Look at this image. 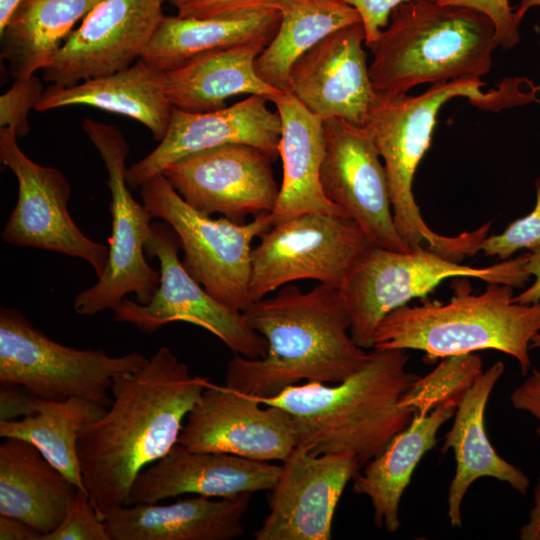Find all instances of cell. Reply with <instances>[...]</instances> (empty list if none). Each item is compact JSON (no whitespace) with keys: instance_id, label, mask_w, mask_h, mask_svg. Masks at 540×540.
Here are the masks:
<instances>
[{"instance_id":"cell-35","label":"cell","mask_w":540,"mask_h":540,"mask_svg":"<svg viewBox=\"0 0 540 540\" xmlns=\"http://www.w3.org/2000/svg\"><path fill=\"white\" fill-rule=\"evenodd\" d=\"M41 540H110V537L88 493L78 488L62 522Z\"/></svg>"},{"instance_id":"cell-11","label":"cell","mask_w":540,"mask_h":540,"mask_svg":"<svg viewBox=\"0 0 540 540\" xmlns=\"http://www.w3.org/2000/svg\"><path fill=\"white\" fill-rule=\"evenodd\" d=\"M180 249L179 238L168 223H152L145 252L159 261V286L147 304L124 298L112 310L114 320L149 334L168 323L187 322L209 331L235 354L264 357L266 340L249 327L242 312L219 302L188 273L179 259Z\"/></svg>"},{"instance_id":"cell-44","label":"cell","mask_w":540,"mask_h":540,"mask_svg":"<svg viewBox=\"0 0 540 540\" xmlns=\"http://www.w3.org/2000/svg\"><path fill=\"white\" fill-rule=\"evenodd\" d=\"M521 540H540V478L534 489L533 506L528 521L519 529Z\"/></svg>"},{"instance_id":"cell-38","label":"cell","mask_w":540,"mask_h":540,"mask_svg":"<svg viewBox=\"0 0 540 540\" xmlns=\"http://www.w3.org/2000/svg\"><path fill=\"white\" fill-rule=\"evenodd\" d=\"M279 1L280 0H184L177 7V16L194 19L225 17L258 9H279Z\"/></svg>"},{"instance_id":"cell-9","label":"cell","mask_w":540,"mask_h":540,"mask_svg":"<svg viewBox=\"0 0 540 540\" xmlns=\"http://www.w3.org/2000/svg\"><path fill=\"white\" fill-rule=\"evenodd\" d=\"M139 351L110 356L103 350L76 349L50 339L17 309H0V382L20 385L34 396L85 398L109 407L117 376L141 368Z\"/></svg>"},{"instance_id":"cell-26","label":"cell","mask_w":540,"mask_h":540,"mask_svg":"<svg viewBox=\"0 0 540 540\" xmlns=\"http://www.w3.org/2000/svg\"><path fill=\"white\" fill-rule=\"evenodd\" d=\"M161 74L162 71L139 59L127 69L70 87L50 84L34 110L91 106L140 122L149 129L153 139L160 142L167 132L173 109Z\"/></svg>"},{"instance_id":"cell-36","label":"cell","mask_w":540,"mask_h":540,"mask_svg":"<svg viewBox=\"0 0 540 540\" xmlns=\"http://www.w3.org/2000/svg\"><path fill=\"white\" fill-rule=\"evenodd\" d=\"M41 80L35 75L14 79L12 86L0 97V128L8 127L17 138L30 132L28 115L43 94Z\"/></svg>"},{"instance_id":"cell-40","label":"cell","mask_w":540,"mask_h":540,"mask_svg":"<svg viewBox=\"0 0 540 540\" xmlns=\"http://www.w3.org/2000/svg\"><path fill=\"white\" fill-rule=\"evenodd\" d=\"M35 398L24 387L0 382V422L20 420L35 413Z\"/></svg>"},{"instance_id":"cell-18","label":"cell","mask_w":540,"mask_h":540,"mask_svg":"<svg viewBox=\"0 0 540 540\" xmlns=\"http://www.w3.org/2000/svg\"><path fill=\"white\" fill-rule=\"evenodd\" d=\"M271 490L270 512L256 540H330L337 504L359 471L350 453L315 455L296 446L282 462Z\"/></svg>"},{"instance_id":"cell-32","label":"cell","mask_w":540,"mask_h":540,"mask_svg":"<svg viewBox=\"0 0 540 540\" xmlns=\"http://www.w3.org/2000/svg\"><path fill=\"white\" fill-rule=\"evenodd\" d=\"M35 413L20 420L0 422L1 438H17L35 446L43 457L77 488L87 492L78 459L77 440L88 423L103 416L107 407L70 397H36Z\"/></svg>"},{"instance_id":"cell-14","label":"cell","mask_w":540,"mask_h":540,"mask_svg":"<svg viewBox=\"0 0 540 540\" xmlns=\"http://www.w3.org/2000/svg\"><path fill=\"white\" fill-rule=\"evenodd\" d=\"M274 159L249 145L228 144L201 150L169 164L162 174L183 200L212 216L236 223L271 213L279 188Z\"/></svg>"},{"instance_id":"cell-2","label":"cell","mask_w":540,"mask_h":540,"mask_svg":"<svg viewBox=\"0 0 540 540\" xmlns=\"http://www.w3.org/2000/svg\"><path fill=\"white\" fill-rule=\"evenodd\" d=\"M242 314L267 342L264 357L236 354L228 362L225 385L244 394L272 397L303 381L339 383L369 358L350 334L351 317L338 288L320 283L303 292L287 285Z\"/></svg>"},{"instance_id":"cell-5","label":"cell","mask_w":540,"mask_h":540,"mask_svg":"<svg viewBox=\"0 0 540 540\" xmlns=\"http://www.w3.org/2000/svg\"><path fill=\"white\" fill-rule=\"evenodd\" d=\"M498 46L491 19L474 9L432 0H406L395 7L390 24L369 46V65L377 94L397 96L424 83L480 79Z\"/></svg>"},{"instance_id":"cell-13","label":"cell","mask_w":540,"mask_h":540,"mask_svg":"<svg viewBox=\"0 0 540 540\" xmlns=\"http://www.w3.org/2000/svg\"><path fill=\"white\" fill-rule=\"evenodd\" d=\"M0 161L18 182L17 203L4 225L2 239L14 246L82 259L100 277L107 266L109 247L87 237L71 218V188L65 175L26 156L8 127L0 128Z\"/></svg>"},{"instance_id":"cell-41","label":"cell","mask_w":540,"mask_h":540,"mask_svg":"<svg viewBox=\"0 0 540 540\" xmlns=\"http://www.w3.org/2000/svg\"><path fill=\"white\" fill-rule=\"evenodd\" d=\"M517 410L526 411L538 420L536 434L540 437V370L532 369L526 379L510 395Z\"/></svg>"},{"instance_id":"cell-31","label":"cell","mask_w":540,"mask_h":540,"mask_svg":"<svg viewBox=\"0 0 540 540\" xmlns=\"http://www.w3.org/2000/svg\"><path fill=\"white\" fill-rule=\"evenodd\" d=\"M279 11L278 29L254 67L260 79L287 93L298 58L329 34L361 22L357 10L342 0H280Z\"/></svg>"},{"instance_id":"cell-3","label":"cell","mask_w":540,"mask_h":540,"mask_svg":"<svg viewBox=\"0 0 540 540\" xmlns=\"http://www.w3.org/2000/svg\"><path fill=\"white\" fill-rule=\"evenodd\" d=\"M525 78L505 79L497 89L483 92L481 79H458L432 84L417 96L378 94L364 125L371 134L386 170L395 226L411 251L429 249L445 258L462 262L479 252L491 223L456 236L433 231L415 201L412 183L416 169L428 150L436 116L444 103L466 97L486 110L498 111L534 101L522 90Z\"/></svg>"},{"instance_id":"cell-29","label":"cell","mask_w":540,"mask_h":540,"mask_svg":"<svg viewBox=\"0 0 540 540\" xmlns=\"http://www.w3.org/2000/svg\"><path fill=\"white\" fill-rule=\"evenodd\" d=\"M280 17L276 8L206 19L165 15L140 59L162 72L174 70L206 52L256 40L270 41Z\"/></svg>"},{"instance_id":"cell-33","label":"cell","mask_w":540,"mask_h":540,"mask_svg":"<svg viewBox=\"0 0 540 540\" xmlns=\"http://www.w3.org/2000/svg\"><path fill=\"white\" fill-rule=\"evenodd\" d=\"M482 366V360L476 353L444 357L431 372L419 376L411 384L399 405L420 416L444 403L458 406L483 372Z\"/></svg>"},{"instance_id":"cell-20","label":"cell","mask_w":540,"mask_h":540,"mask_svg":"<svg viewBox=\"0 0 540 540\" xmlns=\"http://www.w3.org/2000/svg\"><path fill=\"white\" fill-rule=\"evenodd\" d=\"M267 101L263 96L249 95L231 106L202 113L173 107L164 138L127 169L128 186L139 189L176 160L228 144L256 147L275 160L279 157L282 123L278 111L271 110Z\"/></svg>"},{"instance_id":"cell-39","label":"cell","mask_w":540,"mask_h":540,"mask_svg":"<svg viewBox=\"0 0 540 540\" xmlns=\"http://www.w3.org/2000/svg\"><path fill=\"white\" fill-rule=\"evenodd\" d=\"M357 10L363 24L369 47L374 44L387 27L395 7L406 0H342Z\"/></svg>"},{"instance_id":"cell-16","label":"cell","mask_w":540,"mask_h":540,"mask_svg":"<svg viewBox=\"0 0 540 540\" xmlns=\"http://www.w3.org/2000/svg\"><path fill=\"white\" fill-rule=\"evenodd\" d=\"M163 0H101L43 70V80L70 87L124 70L140 59L163 19Z\"/></svg>"},{"instance_id":"cell-47","label":"cell","mask_w":540,"mask_h":540,"mask_svg":"<svg viewBox=\"0 0 540 540\" xmlns=\"http://www.w3.org/2000/svg\"><path fill=\"white\" fill-rule=\"evenodd\" d=\"M533 348H540V333L536 334L530 343V349Z\"/></svg>"},{"instance_id":"cell-25","label":"cell","mask_w":540,"mask_h":540,"mask_svg":"<svg viewBox=\"0 0 540 540\" xmlns=\"http://www.w3.org/2000/svg\"><path fill=\"white\" fill-rule=\"evenodd\" d=\"M269 40H256L200 54L183 66L161 74L172 106L192 113L226 107L236 95H260L272 101L283 91L259 78L254 63Z\"/></svg>"},{"instance_id":"cell-19","label":"cell","mask_w":540,"mask_h":540,"mask_svg":"<svg viewBox=\"0 0 540 540\" xmlns=\"http://www.w3.org/2000/svg\"><path fill=\"white\" fill-rule=\"evenodd\" d=\"M365 38L362 22L329 34L293 64L288 93L323 121L340 118L364 126L378 98Z\"/></svg>"},{"instance_id":"cell-15","label":"cell","mask_w":540,"mask_h":540,"mask_svg":"<svg viewBox=\"0 0 540 540\" xmlns=\"http://www.w3.org/2000/svg\"><path fill=\"white\" fill-rule=\"evenodd\" d=\"M323 126L320 182L325 196L356 222L371 244L411 252L395 226L386 170L369 131L340 118L326 119Z\"/></svg>"},{"instance_id":"cell-8","label":"cell","mask_w":540,"mask_h":540,"mask_svg":"<svg viewBox=\"0 0 540 540\" xmlns=\"http://www.w3.org/2000/svg\"><path fill=\"white\" fill-rule=\"evenodd\" d=\"M139 190L151 216L176 232L188 273L219 302L245 311L253 303L249 291L252 242L272 227L270 213L247 223L212 218L187 204L162 173Z\"/></svg>"},{"instance_id":"cell-46","label":"cell","mask_w":540,"mask_h":540,"mask_svg":"<svg viewBox=\"0 0 540 540\" xmlns=\"http://www.w3.org/2000/svg\"><path fill=\"white\" fill-rule=\"evenodd\" d=\"M21 0H0V30L5 26Z\"/></svg>"},{"instance_id":"cell-27","label":"cell","mask_w":540,"mask_h":540,"mask_svg":"<svg viewBox=\"0 0 540 540\" xmlns=\"http://www.w3.org/2000/svg\"><path fill=\"white\" fill-rule=\"evenodd\" d=\"M0 445V515L23 520L42 535L55 530L77 486L32 444L3 438Z\"/></svg>"},{"instance_id":"cell-34","label":"cell","mask_w":540,"mask_h":540,"mask_svg":"<svg viewBox=\"0 0 540 540\" xmlns=\"http://www.w3.org/2000/svg\"><path fill=\"white\" fill-rule=\"evenodd\" d=\"M536 203L533 210L512 223L500 234L487 236L479 251L486 256L509 259L517 251L540 246V177L535 181Z\"/></svg>"},{"instance_id":"cell-48","label":"cell","mask_w":540,"mask_h":540,"mask_svg":"<svg viewBox=\"0 0 540 540\" xmlns=\"http://www.w3.org/2000/svg\"><path fill=\"white\" fill-rule=\"evenodd\" d=\"M184 0H163V2H168L172 4L174 7H178Z\"/></svg>"},{"instance_id":"cell-45","label":"cell","mask_w":540,"mask_h":540,"mask_svg":"<svg viewBox=\"0 0 540 540\" xmlns=\"http://www.w3.org/2000/svg\"><path fill=\"white\" fill-rule=\"evenodd\" d=\"M540 6V0H520V3L514 11L516 20L520 23L526 12L532 7ZM532 90L536 93L540 91V83L537 86H532Z\"/></svg>"},{"instance_id":"cell-7","label":"cell","mask_w":540,"mask_h":540,"mask_svg":"<svg viewBox=\"0 0 540 540\" xmlns=\"http://www.w3.org/2000/svg\"><path fill=\"white\" fill-rule=\"evenodd\" d=\"M526 252L488 267H473L429 249L402 252L369 244L347 271L339 290L350 317V334L363 349H372L376 329L394 309L426 298L448 278H477L486 283L523 287Z\"/></svg>"},{"instance_id":"cell-4","label":"cell","mask_w":540,"mask_h":540,"mask_svg":"<svg viewBox=\"0 0 540 540\" xmlns=\"http://www.w3.org/2000/svg\"><path fill=\"white\" fill-rule=\"evenodd\" d=\"M409 357L407 350L372 348L367 362L339 383L305 381L254 397L290 414L297 446L315 455L350 453L363 468L414 417L399 405L419 377L407 371Z\"/></svg>"},{"instance_id":"cell-37","label":"cell","mask_w":540,"mask_h":540,"mask_svg":"<svg viewBox=\"0 0 540 540\" xmlns=\"http://www.w3.org/2000/svg\"><path fill=\"white\" fill-rule=\"evenodd\" d=\"M443 5L465 7L488 16L496 29L498 46L510 49L520 41L519 25L508 0H432Z\"/></svg>"},{"instance_id":"cell-12","label":"cell","mask_w":540,"mask_h":540,"mask_svg":"<svg viewBox=\"0 0 540 540\" xmlns=\"http://www.w3.org/2000/svg\"><path fill=\"white\" fill-rule=\"evenodd\" d=\"M252 249V301L297 280L340 287L347 271L370 241L348 216L303 213L272 226Z\"/></svg>"},{"instance_id":"cell-21","label":"cell","mask_w":540,"mask_h":540,"mask_svg":"<svg viewBox=\"0 0 540 540\" xmlns=\"http://www.w3.org/2000/svg\"><path fill=\"white\" fill-rule=\"evenodd\" d=\"M281 468L228 453L192 451L177 443L137 475L128 505L154 504L185 494L229 498L271 491Z\"/></svg>"},{"instance_id":"cell-30","label":"cell","mask_w":540,"mask_h":540,"mask_svg":"<svg viewBox=\"0 0 540 540\" xmlns=\"http://www.w3.org/2000/svg\"><path fill=\"white\" fill-rule=\"evenodd\" d=\"M101 0H21L0 30L1 59L14 79L47 68L74 25Z\"/></svg>"},{"instance_id":"cell-23","label":"cell","mask_w":540,"mask_h":540,"mask_svg":"<svg viewBox=\"0 0 540 540\" xmlns=\"http://www.w3.org/2000/svg\"><path fill=\"white\" fill-rule=\"evenodd\" d=\"M504 369L503 362L497 361L478 376L458 404L453 425L445 435L443 450L452 449L456 461L447 494V515L453 527H461V506L469 487L477 479L495 478L522 495L530 486L524 472L496 452L485 430L486 405Z\"/></svg>"},{"instance_id":"cell-6","label":"cell","mask_w":540,"mask_h":540,"mask_svg":"<svg viewBox=\"0 0 540 540\" xmlns=\"http://www.w3.org/2000/svg\"><path fill=\"white\" fill-rule=\"evenodd\" d=\"M466 278L453 282V296L446 303L424 300L388 313L376 329L373 348L422 351L432 363L495 350L513 357L521 374L528 375L530 343L540 333V301L516 303L513 287L493 282L474 294Z\"/></svg>"},{"instance_id":"cell-28","label":"cell","mask_w":540,"mask_h":540,"mask_svg":"<svg viewBox=\"0 0 540 540\" xmlns=\"http://www.w3.org/2000/svg\"><path fill=\"white\" fill-rule=\"evenodd\" d=\"M454 403L435 407L427 415L414 414L411 423L396 434L385 448L357 471L353 492L367 496L373 507V521L389 532L400 528L399 505L412 474L423 456L437 443V432L456 411Z\"/></svg>"},{"instance_id":"cell-10","label":"cell","mask_w":540,"mask_h":540,"mask_svg":"<svg viewBox=\"0 0 540 540\" xmlns=\"http://www.w3.org/2000/svg\"><path fill=\"white\" fill-rule=\"evenodd\" d=\"M82 129L98 151L107 171L112 231L107 266L98 281L74 298V310L91 316L113 310L127 294L147 304L160 283V272L146 258L145 244L152 229V216L131 194L126 181L127 141L118 127L85 118Z\"/></svg>"},{"instance_id":"cell-24","label":"cell","mask_w":540,"mask_h":540,"mask_svg":"<svg viewBox=\"0 0 540 540\" xmlns=\"http://www.w3.org/2000/svg\"><path fill=\"white\" fill-rule=\"evenodd\" d=\"M272 102L282 123L278 146L282 182L270 213L271 226L308 212L347 216L328 200L320 182L326 149L323 120L291 93L283 92Z\"/></svg>"},{"instance_id":"cell-43","label":"cell","mask_w":540,"mask_h":540,"mask_svg":"<svg viewBox=\"0 0 540 540\" xmlns=\"http://www.w3.org/2000/svg\"><path fill=\"white\" fill-rule=\"evenodd\" d=\"M42 536L23 520L0 515V540H41Z\"/></svg>"},{"instance_id":"cell-17","label":"cell","mask_w":540,"mask_h":540,"mask_svg":"<svg viewBox=\"0 0 540 540\" xmlns=\"http://www.w3.org/2000/svg\"><path fill=\"white\" fill-rule=\"evenodd\" d=\"M178 443L197 452L281 462L297 446L287 411L211 382L188 413Z\"/></svg>"},{"instance_id":"cell-22","label":"cell","mask_w":540,"mask_h":540,"mask_svg":"<svg viewBox=\"0 0 540 540\" xmlns=\"http://www.w3.org/2000/svg\"><path fill=\"white\" fill-rule=\"evenodd\" d=\"M251 496L212 500L196 495L165 505L119 506L103 519L110 540H230L244 533Z\"/></svg>"},{"instance_id":"cell-1","label":"cell","mask_w":540,"mask_h":540,"mask_svg":"<svg viewBox=\"0 0 540 540\" xmlns=\"http://www.w3.org/2000/svg\"><path fill=\"white\" fill-rule=\"evenodd\" d=\"M208 384L207 378L191 375L166 346L141 368L115 378L106 413L84 426L77 440L84 485L102 519L128 505L137 475L178 443L188 413Z\"/></svg>"},{"instance_id":"cell-42","label":"cell","mask_w":540,"mask_h":540,"mask_svg":"<svg viewBox=\"0 0 540 540\" xmlns=\"http://www.w3.org/2000/svg\"><path fill=\"white\" fill-rule=\"evenodd\" d=\"M525 270L534 276V282L513 300L519 304H533L540 301V246L526 252Z\"/></svg>"}]
</instances>
